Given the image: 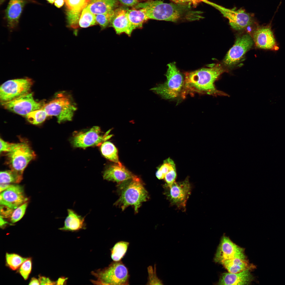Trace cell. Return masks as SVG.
Wrapping results in <instances>:
<instances>
[{"label":"cell","instance_id":"cell-1","mask_svg":"<svg viewBox=\"0 0 285 285\" xmlns=\"http://www.w3.org/2000/svg\"><path fill=\"white\" fill-rule=\"evenodd\" d=\"M189 4L168 3L161 0H147L134 7L143 8L149 19L172 22L192 21L202 19V12L194 10Z\"/></svg>","mask_w":285,"mask_h":285},{"label":"cell","instance_id":"cell-2","mask_svg":"<svg viewBox=\"0 0 285 285\" xmlns=\"http://www.w3.org/2000/svg\"><path fill=\"white\" fill-rule=\"evenodd\" d=\"M224 70L220 65L202 68L185 73L181 95L184 98L188 94L195 93L214 96H228L216 88L214 83Z\"/></svg>","mask_w":285,"mask_h":285},{"label":"cell","instance_id":"cell-3","mask_svg":"<svg viewBox=\"0 0 285 285\" xmlns=\"http://www.w3.org/2000/svg\"><path fill=\"white\" fill-rule=\"evenodd\" d=\"M117 188L119 197L114 204L120 207L122 210L131 206L137 213L141 203L148 198L143 183L136 176L118 184Z\"/></svg>","mask_w":285,"mask_h":285},{"label":"cell","instance_id":"cell-4","mask_svg":"<svg viewBox=\"0 0 285 285\" xmlns=\"http://www.w3.org/2000/svg\"><path fill=\"white\" fill-rule=\"evenodd\" d=\"M48 116H54L60 123L72 120L77 109L76 104L69 93L63 91L57 94L55 97L42 108Z\"/></svg>","mask_w":285,"mask_h":285},{"label":"cell","instance_id":"cell-5","mask_svg":"<svg viewBox=\"0 0 285 285\" xmlns=\"http://www.w3.org/2000/svg\"><path fill=\"white\" fill-rule=\"evenodd\" d=\"M92 274L97 279L95 283L101 284H129L130 275L128 269L121 260L113 261L107 267L93 271Z\"/></svg>","mask_w":285,"mask_h":285},{"label":"cell","instance_id":"cell-6","mask_svg":"<svg viewBox=\"0 0 285 285\" xmlns=\"http://www.w3.org/2000/svg\"><path fill=\"white\" fill-rule=\"evenodd\" d=\"M167 66L166 82L151 90L164 99H172L177 97L181 94L184 78L174 62L169 63Z\"/></svg>","mask_w":285,"mask_h":285},{"label":"cell","instance_id":"cell-7","mask_svg":"<svg viewBox=\"0 0 285 285\" xmlns=\"http://www.w3.org/2000/svg\"><path fill=\"white\" fill-rule=\"evenodd\" d=\"M6 154L11 169L22 174L28 163L35 157L28 144L24 142H20L18 146Z\"/></svg>","mask_w":285,"mask_h":285},{"label":"cell","instance_id":"cell-8","mask_svg":"<svg viewBox=\"0 0 285 285\" xmlns=\"http://www.w3.org/2000/svg\"><path fill=\"white\" fill-rule=\"evenodd\" d=\"M33 82L26 78L8 80L0 86L1 103L9 101L30 92Z\"/></svg>","mask_w":285,"mask_h":285},{"label":"cell","instance_id":"cell-9","mask_svg":"<svg viewBox=\"0 0 285 285\" xmlns=\"http://www.w3.org/2000/svg\"><path fill=\"white\" fill-rule=\"evenodd\" d=\"M164 194L172 205L185 210L186 202L191 193V186L188 177L184 181L174 182L164 186Z\"/></svg>","mask_w":285,"mask_h":285},{"label":"cell","instance_id":"cell-10","mask_svg":"<svg viewBox=\"0 0 285 285\" xmlns=\"http://www.w3.org/2000/svg\"><path fill=\"white\" fill-rule=\"evenodd\" d=\"M110 131L103 135L101 134L99 127L94 126L87 131L74 132L70 142L74 147L85 148L88 147L101 145L109 138Z\"/></svg>","mask_w":285,"mask_h":285},{"label":"cell","instance_id":"cell-11","mask_svg":"<svg viewBox=\"0 0 285 285\" xmlns=\"http://www.w3.org/2000/svg\"><path fill=\"white\" fill-rule=\"evenodd\" d=\"M209 5L219 11L227 18L231 27L236 30H243L251 25L253 19L251 15L243 9H229L210 2Z\"/></svg>","mask_w":285,"mask_h":285},{"label":"cell","instance_id":"cell-12","mask_svg":"<svg viewBox=\"0 0 285 285\" xmlns=\"http://www.w3.org/2000/svg\"><path fill=\"white\" fill-rule=\"evenodd\" d=\"M1 103L5 109L25 116L31 112L41 109L44 105L42 102L36 101L32 93L30 92L12 100Z\"/></svg>","mask_w":285,"mask_h":285},{"label":"cell","instance_id":"cell-13","mask_svg":"<svg viewBox=\"0 0 285 285\" xmlns=\"http://www.w3.org/2000/svg\"><path fill=\"white\" fill-rule=\"evenodd\" d=\"M233 258L246 259L244 250L234 243L228 237L224 235L217 248L214 260L220 263L224 260Z\"/></svg>","mask_w":285,"mask_h":285},{"label":"cell","instance_id":"cell-14","mask_svg":"<svg viewBox=\"0 0 285 285\" xmlns=\"http://www.w3.org/2000/svg\"><path fill=\"white\" fill-rule=\"evenodd\" d=\"M254 41L248 34L238 37L233 46L230 49L224 60L227 66L234 65L238 63L246 52L253 46Z\"/></svg>","mask_w":285,"mask_h":285},{"label":"cell","instance_id":"cell-15","mask_svg":"<svg viewBox=\"0 0 285 285\" xmlns=\"http://www.w3.org/2000/svg\"><path fill=\"white\" fill-rule=\"evenodd\" d=\"M28 200L23 187L19 185L12 184L9 187L1 192V205L14 210L27 202Z\"/></svg>","mask_w":285,"mask_h":285},{"label":"cell","instance_id":"cell-16","mask_svg":"<svg viewBox=\"0 0 285 285\" xmlns=\"http://www.w3.org/2000/svg\"><path fill=\"white\" fill-rule=\"evenodd\" d=\"M253 40L259 48L273 51L279 49L270 25L258 27L253 32Z\"/></svg>","mask_w":285,"mask_h":285},{"label":"cell","instance_id":"cell-17","mask_svg":"<svg viewBox=\"0 0 285 285\" xmlns=\"http://www.w3.org/2000/svg\"><path fill=\"white\" fill-rule=\"evenodd\" d=\"M128 9L126 7L121 6L115 10L109 27H113L118 35L124 33L130 36L134 30L127 15Z\"/></svg>","mask_w":285,"mask_h":285},{"label":"cell","instance_id":"cell-18","mask_svg":"<svg viewBox=\"0 0 285 285\" xmlns=\"http://www.w3.org/2000/svg\"><path fill=\"white\" fill-rule=\"evenodd\" d=\"M136 176L126 169L122 164L117 163L109 166L103 173L104 179L118 184Z\"/></svg>","mask_w":285,"mask_h":285},{"label":"cell","instance_id":"cell-19","mask_svg":"<svg viewBox=\"0 0 285 285\" xmlns=\"http://www.w3.org/2000/svg\"><path fill=\"white\" fill-rule=\"evenodd\" d=\"M247 270L235 273H224L221 276L218 282L219 285H248L254 278L250 272Z\"/></svg>","mask_w":285,"mask_h":285},{"label":"cell","instance_id":"cell-20","mask_svg":"<svg viewBox=\"0 0 285 285\" xmlns=\"http://www.w3.org/2000/svg\"><path fill=\"white\" fill-rule=\"evenodd\" d=\"M25 3V0H10L6 11V17L8 26L11 30L17 25Z\"/></svg>","mask_w":285,"mask_h":285},{"label":"cell","instance_id":"cell-21","mask_svg":"<svg viewBox=\"0 0 285 285\" xmlns=\"http://www.w3.org/2000/svg\"><path fill=\"white\" fill-rule=\"evenodd\" d=\"M68 215L64 222V226L59 229L63 231H74L86 229L85 216L78 214L72 209L67 210Z\"/></svg>","mask_w":285,"mask_h":285},{"label":"cell","instance_id":"cell-22","mask_svg":"<svg viewBox=\"0 0 285 285\" xmlns=\"http://www.w3.org/2000/svg\"><path fill=\"white\" fill-rule=\"evenodd\" d=\"M117 0H90L86 7L95 15L107 13L118 7Z\"/></svg>","mask_w":285,"mask_h":285},{"label":"cell","instance_id":"cell-23","mask_svg":"<svg viewBox=\"0 0 285 285\" xmlns=\"http://www.w3.org/2000/svg\"><path fill=\"white\" fill-rule=\"evenodd\" d=\"M229 273H235L247 270H251L255 268V266L251 264L246 259L239 258L228 259L221 263Z\"/></svg>","mask_w":285,"mask_h":285},{"label":"cell","instance_id":"cell-24","mask_svg":"<svg viewBox=\"0 0 285 285\" xmlns=\"http://www.w3.org/2000/svg\"><path fill=\"white\" fill-rule=\"evenodd\" d=\"M127 14L134 30L142 28L144 24L149 20L144 10L142 8L128 9Z\"/></svg>","mask_w":285,"mask_h":285},{"label":"cell","instance_id":"cell-25","mask_svg":"<svg viewBox=\"0 0 285 285\" xmlns=\"http://www.w3.org/2000/svg\"><path fill=\"white\" fill-rule=\"evenodd\" d=\"M101 145V153L106 158L115 163L121 164L119 160L117 150L112 143L105 141Z\"/></svg>","mask_w":285,"mask_h":285},{"label":"cell","instance_id":"cell-26","mask_svg":"<svg viewBox=\"0 0 285 285\" xmlns=\"http://www.w3.org/2000/svg\"><path fill=\"white\" fill-rule=\"evenodd\" d=\"M129 244L128 242L121 241L116 243L111 249V257L114 261H121L126 254Z\"/></svg>","mask_w":285,"mask_h":285},{"label":"cell","instance_id":"cell-27","mask_svg":"<svg viewBox=\"0 0 285 285\" xmlns=\"http://www.w3.org/2000/svg\"><path fill=\"white\" fill-rule=\"evenodd\" d=\"M22 179V174L11 169L0 173V183H18Z\"/></svg>","mask_w":285,"mask_h":285},{"label":"cell","instance_id":"cell-28","mask_svg":"<svg viewBox=\"0 0 285 285\" xmlns=\"http://www.w3.org/2000/svg\"><path fill=\"white\" fill-rule=\"evenodd\" d=\"M95 15L86 7L82 11L79 19V27L85 28L97 25Z\"/></svg>","mask_w":285,"mask_h":285},{"label":"cell","instance_id":"cell-29","mask_svg":"<svg viewBox=\"0 0 285 285\" xmlns=\"http://www.w3.org/2000/svg\"><path fill=\"white\" fill-rule=\"evenodd\" d=\"M28 258L23 257L16 254L7 253L6 255V264L11 269L15 270L20 267Z\"/></svg>","mask_w":285,"mask_h":285},{"label":"cell","instance_id":"cell-30","mask_svg":"<svg viewBox=\"0 0 285 285\" xmlns=\"http://www.w3.org/2000/svg\"><path fill=\"white\" fill-rule=\"evenodd\" d=\"M48 115L43 109L32 111L25 116L27 121L31 124L37 125L43 122Z\"/></svg>","mask_w":285,"mask_h":285},{"label":"cell","instance_id":"cell-31","mask_svg":"<svg viewBox=\"0 0 285 285\" xmlns=\"http://www.w3.org/2000/svg\"><path fill=\"white\" fill-rule=\"evenodd\" d=\"M176 169L173 160L169 158L165 160L156 173V175L159 179H163L165 175L171 170Z\"/></svg>","mask_w":285,"mask_h":285},{"label":"cell","instance_id":"cell-32","mask_svg":"<svg viewBox=\"0 0 285 285\" xmlns=\"http://www.w3.org/2000/svg\"><path fill=\"white\" fill-rule=\"evenodd\" d=\"M115 10L105 13L95 15L97 24L100 26L101 30L109 26Z\"/></svg>","mask_w":285,"mask_h":285},{"label":"cell","instance_id":"cell-33","mask_svg":"<svg viewBox=\"0 0 285 285\" xmlns=\"http://www.w3.org/2000/svg\"><path fill=\"white\" fill-rule=\"evenodd\" d=\"M64 1L68 10L80 11L87 6L90 0H64Z\"/></svg>","mask_w":285,"mask_h":285},{"label":"cell","instance_id":"cell-34","mask_svg":"<svg viewBox=\"0 0 285 285\" xmlns=\"http://www.w3.org/2000/svg\"><path fill=\"white\" fill-rule=\"evenodd\" d=\"M82 11H75L67 10V20L69 27L75 29L79 28L78 23Z\"/></svg>","mask_w":285,"mask_h":285},{"label":"cell","instance_id":"cell-35","mask_svg":"<svg viewBox=\"0 0 285 285\" xmlns=\"http://www.w3.org/2000/svg\"><path fill=\"white\" fill-rule=\"evenodd\" d=\"M28 205V202H25L15 209L10 217V220L15 223L20 220L23 216Z\"/></svg>","mask_w":285,"mask_h":285},{"label":"cell","instance_id":"cell-36","mask_svg":"<svg viewBox=\"0 0 285 285\" xmlns=\"http://www.w3.org/2000/svg\"><path fill=\"white\" fill-rule=\"evenodd\" d=\"M32 263L31 258H28L19 267V273L25 280L28 279L32 269Z\"/></svg>","mask_w":285,"mask_h":285},{"label":"cell","instance_id":"cell-37","mask_svg":"<svg viewBox=\"0 0 285 285\" xmlns=\"http://www.w3.org/2000/svg\"><path fill=\"white\" fill-rule=\"evenodd\" d=\"M148 285H160L162 284V281L157 277L156 273V267L153 268L152 267L150 266L148 268Z\"/></svg>","mask_w":285,"mask_h":285},{"label":"cell","instance_id":"cell-38","mask_svg":"<svg viewBox=\"0 0 285 285\" xmlns=\"http://www.w3.org/2000/svg\"><path fill=\"white\" fill-rule=\"evenodd\" d=\"M0 152H9L14 149L18 146L20 143H11L6 141L1 138L0 139Z\"/></svg>","mask_w":285,"mask_h":285},{"label":"cell","instance_id":"cell-39","mask_svg":"<svg viewBox=\"0 0 285 285\" xmlns=\"http://www.w3.org/2000/svg\"><path fill=\"white\" fill-rule=\"evenodd\" d=\"M174 3H177L189 4L193 7L196 6L200 3L204 2L208 4L210 1L208 0H171Z\"/></svg>","mask_w":285,"mask_h":285},{"label":"cell","instance_id":"cell-40","mask_svg":"<svg viewBox=\"0 0 285 285\" xmlns=\"http://www.w3.org/2000/svg\"><path fill=\"white\" fill-rule=\"evenodd\" d=\"M176 176V169H173L169 171L164 177V179L166 183L165 184L169 185L172 184L175 182Z\"/></svg>","mask_w":285,"mask_h":285},{"label":"cell","instance_id":"cell-41","mask_svg":"<svg viewBox=\"0 0 285 285\" xmlns=\"http://www.w3.org/2000/svg\"><path fill=\"white\" fill-rule=\"evenodd\" d=\"M118 2L126 7H135L141 2L140 0H117Z\"/></svg>","mask_w":285,"mask_h":285},{"label":"cell","instance_id":"cell-42","mask_svg":"<svg viewBox=\"0 0 285 285\" xmlns=\"http://www.w3.org/2000/svg\"><path fill=\"white\" fill-rule=\"evenodd\" d=\"M39 280L40 284L42 285H54L56 283L52 281L49 278L45 277L40 276Z\"/></svg>","mask_w":285,"mask_h":285},{"label":"cell","instance_id":"cell-43","mask_svg":"<svg viewBox=\"0 0 285 285\" xmlns=\"http://www.w3.org/2000/svg\"><path fill=\"white\" fill-rule=\"evenodd\" d=\"M12 184L10 183H2L0 184V192L6 190Z\"/></svg>","mask_w":285,"mask_h":285},{"label":"cell","instance_id":"cell-44","mask_svg":"<svg viewBox=\"0 0 285 285\" xmlns=\"http://www.w3.org/2000/svg\"><path fill=\"white\" fill-rule=\"evenodd\" d=\"M64 2V0H55L54 5L57 7L60 8L63 6Z\"/></svg>","mask_w":285,"mask_h":285},{"label":"cell","instance_id":"cell-45","mask_svg":"<svg viewBox=\"0 0 285 285\" xmlns=\"http://www.w3.org/2000/svg\"><path fill=\"white\" fill-rule=\"evenodd\" d=\"M30 285H39L40 283L39 279L33 277L32 278L29 283Z\"/></svg>","mask_w":285,"mask_h":285},{"label":"cell","instance_id":"cell-46","mask_svg":"<svg viewBox=\"0 0 285 285\" xmlns=\"http://www.w3.org/2000/svg\"><path fill=\"white\" fill-rule=\"evenodd\" d=\"M9 224L7 222L4 220L3 218L0 216V226L2 227H3L6 224Z\"/></svg>","mask_w":285,"mask_h":285},{"label":"cell","instance_id":"cell-47","mask_svg":"<svg viewBox=\"0 0 285 285\" xmlns=\"http://www.w3.org/2000/svg\"><path fill=\"white\" fill-rule=\"evenodd\" d=\"M65 279L60 278L59 279L58 281L56 283H57V284H62V283H63L64 281L65 280Z\"/></svg>","mask_w":285,"mask_h":285},{"label":"cell","instance_id":"cell-48","mask_svg":"<svg viewBox=\"0 0 285 285\" xmlns=\"http://www.w3.org/2000/svg\"><path fill=\"white\" fill-rule=\"evenodd\" d=\"M49 3L51 4H53L54 3L55 0H46Z\"/></svg>","mask_w":285,"mask_h":285}]
</instances>
